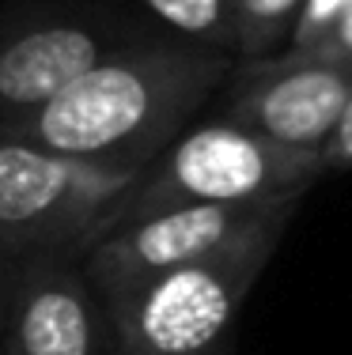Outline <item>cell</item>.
<instances>
[{
	"instance_id": "5",
	"label": "cell",
	"mask_w": 352,
	"mask_h": 355,
	"mask_svg": "<svg viewBox=\"0 0 352 355\" xmlns=\"http://www.w3.org/2000/svg\"><path fill=\"white\" fill-rule=\"evenodd\" d=\"M156 35L137 19L99 8H42L0 27V132L57 98L103 57Z\"/></svg>"
},
{
	"instance_id": "4",
	"label": "cell",
	"mask_w": 352,
	"mask_h": 355,
	"mask_svg": "<svg viewBox=\"0 0 352 355\" xmlns=\"http://www.w3.org/2000/svg\"><path fill=\"white\" fill-rule=\"evenodd\" d=\"M144 171L148 163L61 155L0 132V242L23 261H80Z\"/></svg>"
},
{
	"instance_id": "9",
	"label": "cell",
	"mask_w": 352,
	"mask_h": 355,
	"mask_svg": "<svg viewBox=\"0 0 352 355\" xmlns=\"http://www.w3.org/2000/svg\"><path fill=\"white\" fill-rule=\"evenodd\" d=\"M137 4H144L171 35L235 57L231 0H137Z\"/></svg>"
},
{
	"instance_id": "6",
	"label": "cell",
	"mask_w": 352,
	"mask_h": 355,
	"mask_svg": "<svg viewBox=\"0 0 352 355\" xmlns=\"http://www.w3.org/2000/svg\"><path fill=\"white\" fill-rule=\"evenodd\" d=\"M349 98L352 64L273 53L258 61H235L224 121L288 148H322Z\"/></svg>"
},
{
	"instance_id": "8",
	"label": "cell",
	"mask_w": 352,
	"mask_h": 355,
	"mask_svg": "<svg viewBox=\"0 0 352 355\" xmlns=\"http://www.w3.org/2000/svg\"><path fill=\"white\" fill-rule=\"evenodd\" d=\"M0 355H110L103 302L72 257H31L0 325Z\"/></svg>"
},
{
	"instance_id": "12",
	"label": "cell",
	"mask_w": 352,
	"mask_h": 355,
	"mask_svg": "<svg viewBox=\"0 0 352 355\" xmlns=\"http://www.w3.org/2000/svg\"><path fill=\"white\" fill-rule=\"evenodd\" d=\"M318 155H322L326 174L352 171V98L345 103V110H341V117H337V125H333V132L326 137V144L318 148Z\"/></svg>"
},
{
	"instance_id": "1",
	"label": "cell",
	"mask_w": 352,
	"mask_h": 355,
	"mask_svg": "<svg viewBox=\"0 0 352 355\" xmlns=\"http://www.w3.org/2000/svg\"><path fill=\"white\" fill-rule=\"evenodd\" d=\"M235 57L178 35H148L72 80L57 98L4 129L80 159L152 163L228 83Z\"/></svg>"
},
{
	"instance_id": "13",
	"label": "cell",
	"mask_w": 352,
	"mask_h": 355,
	"mask_svg": "<svg viewBox=\"0 0 352 355\" xmlns=\"http://www.w3.org/2000/svg\"><path fill=\"white\" fill-rule=\"evenodd\" d=\"M288 57H307V61H326V64H352V12L318 46L303 49V53H288Z\"/></svg>"
},
{
	"instance_id": "2",
	"label": "cell",
	"mask_w": 352,
	"mask_h": 355,
	"mask_svg": "<svg viewBox=\"0 0 352 355\" xmlns=\"http://www.w3.org/2000/svg\"><path fill=\"white\" fill-rule=\"evenodd\" d=\"M303 197H280L235 239L106 302L110 355H228L231 325Z\"/></svg>"
},
{
	"instance_id": "11",
	"label": "cell",
	"mask_w": 352,
	"mask_h": 355,
	"mask_svg": "<svg viewBox=\"0 0 352 355\" xmlns=\"http://www.w3.org/2000/svg\"><path fill=\"white\" fill-rule=\"evenodd\" d=\"M352 12V0H303L296 23H292V35L284 42L280 53H303V49L318 46L341 19Z\"/></svg>"
},
{
	"instance_id": "7",
	"label": "cell",
	"mask_w": 352,
	"mask_h": 355,
	"mask_svg": "<svg viewBox=\"0 0 352 355\" xmlns=\"http://www.w3.org/2000/svg\"><path fill=\"white\" fill-rule=\"evenodd\" d=\"M269 205L273 200H262V205H182L129 219L99 242H91L76 265L87 276L95 299L106 306L148 276L186 265V261L224 246Z\"/></svg>"
},
{
	"instance_id": "14",
	"label": "cell",
	"mask_w": 352,
	"mask_h": 355,
	"mask_svg": "<svg viewBox=\"0 0 352 355\" xmlns=\"http://www.w3.org/2000/svg\"><path fill=\"white\" fill-rule=\"evenodd\" d=\"M23 265L27 261L19 253H12L0 242V325H4V314H8V302H12V291H15V280H19Z\"/></svg>"
},
{
	"instance_id": "10",
	"label": "cell",
	"mask_w": 352,
	"mask_h": 355,
	"mask_svg": "<svg viewBox=\"0 0 352 355\" xmlns=\"http://www.w3.org/2000/svg\"><path fill=\"white\" fill-rule=\"evenodd\" d=\"M299 8H303V0H231L235 57L239 61H258V57L280 53Z\"/></svg>"
},
{
	"instance_id": "3",
	"label": "cell",
	"mask_w": 352,
	"mask_h": 355,
	"mask_svg": "<svg viewBox=\"0 0 352 355\" xmlns=\"http://www.w3.org/2000/svg\"><path fill=\"white\" fill-rule=\"evenodd\" d=\"M326 178L318 148H288L231 121L182 129L148 163L144 178L117 200L95 231L99 242L129 219L182 205H262L276 197H303Z\"/></svg>"
}]
</instances>
